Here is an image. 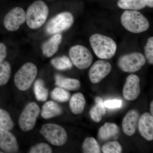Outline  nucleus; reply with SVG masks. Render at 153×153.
<instances>
[{"label":"nucleus","instance_id":"5","mask_svg":"<svg viewBox=\"0 0 153 153\" xmlns=\"http://www.w3.org/2000/svg\"><path fill=\"white\" fill-rule=\"evenodd\" d=\"M40 133L51 144L60 146L66 143L68 136L63 127L56 124H45L42 126Z\"/></svg>","mask_w":153,"mask_h":153},{"label":"nucleus","instance_id":"34","mask_svg":"<svg viewBox=\"0 0 153 153\" xmlns=\"http://www.w3.org/2000/svg\"><path fill=\"white\" fill-rule=\"evenodd\" d=\"M146 5L149 7L152 8L153 7V0H146Z\"/></svg>","mask_w":153,"mask_h":153},{"label":"nucleus","instance_id":"23","mask_svg":"<svg viewBox=\"0 0 153 153\" xmlns=\"http://www.w3.org/2000/svg\"><path fill=\"white\" fill-rule=\"evenodd\" d=\"M34 92L37 100L40 101H45L48 97V90L45 87L44 82L42 79H38L34 84Z\"/></svg>","mask_w":153,"mask_h":153},{"label":"nucleus","instance_id":"25","mask_svg":"<svg viewBox=\"0 0 153 153\" xmlns=\"http://www.w3.org/2000/svg\"><path fill=\"white\" fill-rule=\"evenodd\" d=\"M83 153H100L101 152L100 146L96 140L93 137H87L82 144Z\"/></svg>","mask_w":153,"mask_h":153},{"label":"nucleus","instance_id":"31","mask_svg":"<svg viewBox=\"0 0 153 153\" xmlns=\"http://www.w3.org/2000/svg\"><path fill=\"white\" fill-rule=\"evenodd\" d=\"M145 53L149 63L153 64V38L150 37L145 47Z\"/></svg>","mask_w":153,"mask_h":153},{"label":"nucleus","instance_id":"30","mask_svg":"<svg viewBox=\"0 0 153 153\" xmlns=\"http://www.w3.org/2000/svg\"><path fill=\"white\" fill-rule=\"evenodd\" d=\"M30 153H52V148L46 143H40L33 146L30 149Z\"/></svg>","mask_w":153,"mask_h":153},{"label":"nucleus","instance_id":"17","mask_svg":"<svg viewBox=\"0 0 153 153\" xmlns=\"http://www.w3.org/2000/svg\"><path fill=\"white\" fill-rule=\"evenodd\" d=\"M55 85L65 90L74 91L79 89L81 84L78 79L66 78L59 74L55 76Z\"/></svg>","mask_w":153,"mask_h":153},{"label":"nucleus","instance_id":"28","mask_svg":"<svg viewBox=\"0 0 153 153\" xmlns=\"http://www.w3.org/2000/svg\"><path fill=\"white\" fill-rule=\"evenodd\" d=\"M51 96L53 100L60 102L68 101L70 97V94L68 91L59 87L53 89L51 92Z\"/></svg>","mask_w":153,"mask_h":153},{"label":"nucleus","instance_id":"22","mask_svg":"<svg viewBox=\"0 0 153 153\" xmlns=\"http://www.w3.org/2000/svg\"><path fill=\"white\" fill-rule=\"evenodd\" d=\"M117 5L123 10L137 11L147 6L146 0H119Z\"/></svg>","mask_w":153,"mask_h":153},{"label":"nucleus","instance_id":"10","mask_svg":"<svg viewBox=\"0 0 153 153\" xmlns=\"http://www.w3.org/2000/svg\"><path fill=\"white\" fill-rule=\"evenodd\" d=\"M25 22V11L21 7H16L6 14L3 23L6 30L10 32H15L19 30Z\"/></svg>","mask_w":153,"mask_h":153},{"label":"nucleus","instance_id":"36","mask_svg":"<svg viewBox=\"0 0 153 153\" xmlns=\"http://www.w3.org/2000/svg\"><path fill=\"white\" fill-rule=\"evenodd\" d=\"M3 153V152H1V151H0V153Z\"/></svg>","mask_w":153,"mask_h":153},{"label":"nucleus","instance_id":"21","mask_svg":"<svg viewBox=\"0 0 153 153\" xmlns=\"http://www.w3.org/2000/svg\"><path fill=\"white\" fill-rule=\"evenodd\" d=\"M95 104L90 110V115L94 121L99 123L106 113V110L102 98L97 97L95 98Z\"/></svg>","mask_w":153,"mask_h":153},{"label":"nucleus","instance_id":"19","mask_svg":"<svg viewBox=\"0 0 153 153\" xmlns=\"http://www.w3.org/2000/svg\"><path fill=\"white\" fill-rule=\"evenodd\" d=\"M119 132V129L116 124L106 123L99 129V138L102 141L107 140L117 135Z\"/></svg>","mask_w":153,"mask_h":153},{"label":"nucleus","instance_id":"2","mask_svg":"<svg viewBox=\"0 0 153 153\" xmlns=\"http://www.w3.org/2000/svg\"><path fill=\"white\" fill-rule=\"evenodd\" d=\"M49 9L47 4L41 0L32 3L27 10L26 22L29 28L36 30L41 27L47 21Z\"/></svg>","mask_w":153,"mask_h":153},{"label":"nucleus","instance_id":"14","mask_svg":"<svg viewBox=\"0 0 153 153\" xmlns=\"http://www.w3.org/2000/svg\"><path fill=\"white\" fill-rule=\"evenodd\" d=\"M140 114L136 110L129 111L123 120L122 126L123 132L128 136H131L135 133L138 124Z\"/></svg>","mask_w":153,"mask_h":153},{"label":"nucleus","instance_id":"24","mask_svg":"<svg viewBox=\"0 0 153 153\" xmlns=\"http://www.w3.org/2000/svg\"><path fill=\"white\" fill-rule=\"evenodd\" d=\"M51 64L57 70H68L72 67V63L68 57L65 56L55 57L51 60Z\"/></svg>","mask_w":153,"mask_h":153},{"label":"nucleus","instance_id":"3","mask_svg":"<svg viewBox=\"0 0 153 153\" xmlns=\"http://www.w3.org/2000/svg\"><path fill=\"white\" fill-rule=\"evenodd\" d=\"M121 22L126 30L134 33H143L149 27L148 19L137 10L124 11L121 17Z\"/></svg>","mask_w":153,"mask_h":153},{"label":"nucleus","instance_id":"29","mask_svg":"<svg viewBox=\"0 0 153 153\" xmlns=\"http://www.w3.org/2000/svg\"><path fill=\"white\" fill-rule=\"evenodd\" d=\"M104 153H120L122 152V147L118 142L116 140L108 142L105 143L102 148Z\"/></svg>","mask_w":153,"mask_h":153},{"label":"nucleus","instance_id":"13","mask_svg":"<svg viewBox=\"0 0 153 153\" xmlns=\"http://www.w3.org/2000/svg\"><path fill=\"white\" fill-rule=\"evenodd\" d=\"M19 145L16 138L9 131L0 129V149L6 153L19 152Z\"/></svg>","mask_w":153,"mask_h":153},{"label":"nucleus","instance_id":"6","mask_svg":"<svg viewBox=\"0 0 153 153\" xmlns=\"http://www.w3.org/2000/svg\"><path fill=\"white\" fill-rule=\"evenodd\" d=\"M74 21V17L71 13L62 12L49 20L46 25V33L49 35L59 34L71 27Z\"/></svg>","mask_w":153,"mask_h":153},{"label":"nucleus","instance_id":"7","mask_svg":"<svg viewBox=\"0 0 153 153\" xmlns=\"http://www.w3.org/2000/svg\"><path fill=\"white\" fill-rule=\"evenodd\" d=\"M69 57L73 64L81 70L88 68L92 63L93 55L86 47L75 45L69 49Z\"/></svg>","mask_w":153,"mask_h":153},{"label":"nucleus","instance_id":"15","mask_svg":"<svg viewBox=\"0 0 153 153\" xmlns=\"http://www.w3.org/2000/svg\"><path fill=\"white\" fill-rule=\"evenodd\" d=\"M138 128L141 135L148 141L153 140V117L149 113H145L140 117Z\"/></svg>","mask_w":153,"mask_h":153},{"label":"nucleus","instance_id":"37","mask_svg":"<svg viewBox=\"0 0 153 153\" xmlns=\"http://www.w3.org/2000/svg\"><path fill=\"white\" fill-rule=\"evenodd\" d=\"M48 1H52V0H48Z\"/></svg>","mask_w":153,"mask_h":153},{"label":"nucleus","instance_id":"26","mask_svg":"<svg viewBox=\"0 0 153 153\" xmlns=\"http://www.w3.org/2000/svg\"><path fill=\"white\" fill-rule=\"evenodd\" d=\"M11 74L10 64L8 61L0 63V86L6 85L8 82Z\"/></svg>","mask_w":153,"mask_h":153},{"label":"nucleus","instance_id":"20","mask_svg":"<svg viewBox=\"0 0 153 153\" xmlns=\"http://www.w3.org/2000/svg\"><path fill=\"white\" fill-rule=\"evenodd\" d=\"M86 100L82 93L75 94L71 97L69 101V107L72 113L79 114L84 111Z\"/></svg>","mask_w":153,"mask_h":153},{"label":"nucleus","instance_id":"8","mask_svg":"<svg viewBox=\"0 0 153 153\" xmlns=\"http://www.w3.org/2000/svg\"><path fill=\"white\" fill-rule=\"evenodd\" d=\"M40 112V108L35 102H30L26 105L19 120V126L23 131H30L34 128Z\"/></svg>","mask_w":153,"mask_h":153},{"label":"nucleus","instance_id":"1","mask_svg":"<svg viewBox=\"0 0 153 153\" xmlns=\"http://www.w3.org/2000/svg\"><path fill=\"white\" fill-rule=\"evenodd\" d=\"M91 48L98 58L111 59L115 54L117 45L112 38L99 34L92 35L89 39Z\"/></svg>","mask_w":153,"mask_h":153},{"label":"nucleus","instance_id":"11","mask_svg":"<svg viewBox=\"0 0 153 153\" xmlns=\"http://www.w3.org/2000/svg\"><path fill=\"white\" fill-rule=\"evenodd\" d=\"M111 69L110 63L106 60L96 61L91 67L88 72L91 82L94 84L100 82L110 74Z\"/></svg>","mask_w":153,"mask_h":153},{"label":"nucleus","instance_id":"27","mask_svg":"<svg viewBox=\"0 0 153 153\" xmlns=\"http://www.w3.org/2000/svg\"><path fill=\"white\" fill-rule=\"evenodd\" d=\"M14 124L9 113L5 110L0 109V129L11 131Z\"/></svg>","mask_w":153,"mask_h":153},{"label":"nucleus","instance_id":"18","mask_svg":"<svg viewBox=\"0 0 153 153\" xmlns=\"http://www.w3.org/2000/svg\"><path fill=\"white\" fill-rule=\"evenodd\" d=\"M63 113L61 107L54 102H47L42 106L41 115L45 119H49L60 116Z\"/></svg>","mask_w":153,"mask_h":153},{"label":"nucleus","instance_id":"32","mask_svg":"<svg viewBox=\"0 0 153 153\" xmlns=\"http://www.w3.org/2000/svg\"><path fill=\"white\" fill-rule=\"evenodd\" d=\"M105 107L109 109L120 108L122 106V101L121 100L114 99L107 100L103 102Z\"/></svg>","mask_w":153,"mask_h":153},{"label":"nucleus","instance_id":"35","mask_svg":"<svg viewBox=\"0 0 153 153\" xmlns=\"http://www.w3.org/2000/svg\"><path fill=\"white\" fill-rule=\"evenodd\" d=\"M150 112L152 115H153V101L151 102L150 104Z\"/></svg>","mask_w":153,"mask_h":153},{"label":"nucleus","instance_id":"9","mask_svg":"<svg viewBox=\"0 0 153 153\" xmlns=\"http://www.w3.org/2000/svg\"><path fill=\"white\" fill-rule=\"evenodd\" d=\"M146 62V58L143 54L134 52L120 57L118 61V65L124 72L133 73L140 70Z\"/></svg>","mask_w":153,"mask_h":153},{"label":"nucleus","instance_id":"33","mask_svg":"<svg viewBox=\"0 0 153 153\" xmlns=\"http://www.w3.org/2000/svg\"><path fill=\"white\" fill-rule=\"evenodd\" d=\"M7 55V47L4 44L0 42V63L4 60Z\"/></svg>","mask_w":153,"mask_h":153},{"label":"nucleus","instance_id":"12","mask_svg":"<svg viewBox=\"0 0 153 153\" xmlns=\"http://www.w3.org/2000/svg\"><path fill=\"white\" fill-rule=\"evenodd\" d=\"M139 77L135 74L129 75L126 78L123 88V97L128 101L136 99L140 93Z\"/></svg>","mask_w":153,"mask_h":153},{"label":"nucleus","instance_id":"4","mask_svg":"<svg viewBox=\"0 0 153 153\" xmlns=\"http://www.w3.org/2000/svg\"><path fill=\"white\" fill-rule=\"evenodd\" d=\"M38 68L31 62L25 63L14 76L15 85L19 90L26 91L31 87L38 74Z\"/></svg>","mask_w":153,"mask_h":153},{"label":"nucleus","instance_id":"16","mask_svg":"<svg viewBox=\"0 0 153 153\" xmlns=\"http://www.w3.org/2000/svg\"><path fill=\"white\" fill-rule=\"evenodd\" d=\"M62 41V36L60 33L55 34L45 41L41 46L42 52L47 57H52L57 52Z\"/></svg>","mask_w":153,"mask_h":153}]
</instances>
